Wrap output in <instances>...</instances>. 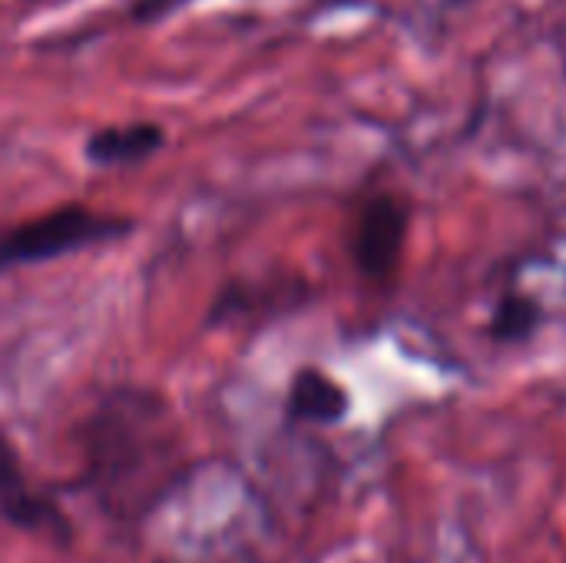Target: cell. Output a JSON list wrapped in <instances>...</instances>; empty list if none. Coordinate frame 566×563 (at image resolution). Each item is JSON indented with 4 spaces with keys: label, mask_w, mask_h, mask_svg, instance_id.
Here are the masks:
<instances>
[{
    "label": "cell",
    "mask_w": 566,
    "mask_h": 563,
    "mask_svg": "<svg viewBox=\"0 0 566 563\" xmlns=\"http://www.w3.org/2000/svg\"><path fill=\"white\" fill-rule=\"evenodd\" d=\"M182 3H186V0H133L129 17H133L136 23H153V20H159V17H166V13L179 10Z\"/></svg>",
    "instance_id": "cell-8"
},
{
    "label": "cell",
    "mask_w": 566,
    "mask_h": 563,
    "mask_svg": "<svg viewBox=\"0 0 566 563\" xmlns=\"http://www.w3.org/2000/svg\"><path fill=\"white\" fill-rule=\"evenodd\" d=\"M289 418L305 421V425H342L352 411V395L348 388L332 378L328 372L305 365L292 375L289 385Z\"/></svg>",
    "instance_id": "cell-5"
},
{
    "label": "cell",
    "mask_w": 566,
    "mask_h": 563,
    "mask_svg": "<svg viewBox=\"0 0 566 563\" xmlns=\"http://www.w3.org/2000/svg\"><path fill=\"white\" fill-rule=\"evenodd\" d=\"M408 229H411V209L401 196L395 192L368 196L358 206L348 236V252L355 269L371 282L391 279L405 256Z\"/></svg>",
    "instance_id": "cell-3"
},
{
    "label": "cell",
    "mask_w": 566,
    "mask_h": 563,
    "mask_svg": "<svg viewBox=\"0 0 566 563\" xmlns=\"http://www.w3.org/2000/svg\"><path fill=\"white\" fill-rule=\"evenodd\" d=\"M0 511L17 528H30V531L63 528V518L56 514V508L46 504L43 498H36L30 491V484L23 481L17 448L10 445V438L3 431H0Z\"/></svg>",
    "instance_id": "cell-6"
},
{
    "label": "cell",
    "mask_w": 566,
    "mask_h": 563,
    "mask_svg": "<svg viewBox=\"0 0 566 563\" xmlns=\"http://www.w3.org/2000/svg\"><path fill=\"white\" fill-rule=\"evenodd\" d=\"M90 465L109 501L153 498L176 465V425L153 392L119 388L103 398L90 428Z\"/></svg>",
    "instance_id": "cell-1"
},
{
    "label": "cell",
    "mask_w": 566,
    "mask_h": 563,
    "mask_svg": "<svg viewBox=\"0 0 566 563\" xmlns=\"http://www.w3.org/2000/svg\"><path fill=\"white\" fill-rule=\"evenodd\" d=\"M133 229L136 222L126 212H103L83 202H66L0 229V272L96 249L129 236Z\"/></svg>",
    "instance_id": "cell-2"
},
{
    "label": "cell",
    "mask_w": 566,
    "mask_h": 563,
    "mask_svg": "<svg viewBox=\"0 0 566 563\" xmlns=\"http://www.w3.org/2000/svg\"><path fill=\"white\" fill-rule=\"evenodd\" d=\"M166 146V129L153 119L113 123L99 126L86 136L83 156L90 166L116 169V166H139Z\"/></svg>",
    "instance_id": "cell-4"
},
{
    "label": "cell",
    "mask_w": 566,
    "mask_h": 563,
    "mask_svg": "<svg viewBox=\"0 0 566 563\" xmlns=\"http://www.w3.org/2000/svg\"><path fill=\"white\" fill-rule=\"evenodd\" d=\"M544 325V309L537 299L524 295V292H504L491 312V338L497 345H521L527 338H534Z\"/></svg>",
    "instance_id": "cell-7"
}]
</instances>
